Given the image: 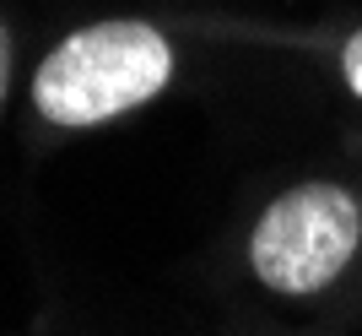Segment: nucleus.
<instances>
[{
  "instance_id": "1",
  "label": "nucleus",
  "mask_w": 362,
  "mask_h": 336,
  "mask_svg": "<svg viewBox=\"0 0 362 336\" xmlns=\"http://www.w3.org/2000/svg\"><path fill=\"white\" fill-rule=\"evenodd\" d=\"M173 77V49L146 22H98L49 49L33 77V103L49 125L87 130L146 103Z\"/></svg>"
},
{
  "instance_id": "2",
  "label": "nucleus",
  "mask_w": 362,
  "mask_h": 336,
  "mask_svg": "<svg viewBox=\"0 0 362 336\" xmlns=\"http://www.w3.org/2000/svg\"><path fill=\"white\" fill-rule=\"evenodd\" d=\"M362 245V212L341 184H298L265 206L249 239L255 276L276 293H319L346 271Z\"/></svg>"
},
{
  "instance_id": "3",
  "label": "nucleus",
  "mask_w": 362,
  "mask_h": 336,
  "mask_svg": "<svg viewBox=\"0 0 362 336\" xmlns=\"http://www.w3.org/2000/svg\"><path fill=\"white\" fill-rule=\"evenodd\" d=\"M341 71H346V87L362 98V33H351L346 55H341Z\"/></svg>"
},
{
  "instance_id": "4",
  "label": "nucleus",
  "mask_w": 362,
  "mask_h": 336,
  "mask_svg": "<svg viewBox=\"0 0 362 336\" xmlns=\"http://www.w3.org/2000/svg\"><path fill=\"white\" fill-rule=\"evenodd\" d=\"M6 87H11V33L0 22V103H6Z\"/></svg>"
}]
</instances>
